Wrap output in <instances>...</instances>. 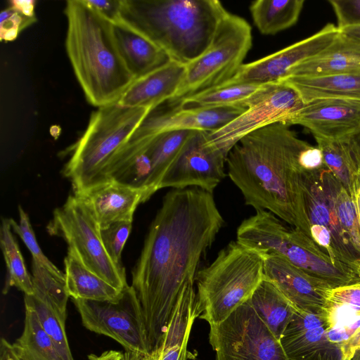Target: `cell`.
<instances>
[{"instance_id": "obj_14", "label": "cell", "mask_w": 360, "mask_h": 360, "mask_svg": "<svg viewBox=\"0 0 360 360\" xmlns=\"http://www.w3.org/2000/svg\"><path fill=\"white\" fill-rule=\"evenodd\" d=\"M339 180L326 166L304 170V196L309 226L326 229L331 236L336 260L360 274V253L353 246L339 219L335 189Z\"/></svg>"}, {"instance_id": "obj_10", "label": "cell", "mask_w": 360, "mask_h": 360, "mask_svg": "<svg viewBox=\"0 0 360 360\" xmlns=\"http://www.w3.org/2000/svg\"><path fill=\"white\" fill-rule=\"evenodd\" d=\"M209 341L215 360H289L248 301L221 323L210 326Z\"/></svg>"}, {"instance_id": "obj_20", "label": "cell", "mask_w": 360, "mask_h": 360, "mask_svg": "<svg viewBox=\"0 0 360 360\" xmlns=\"http://www.w3.org/2000/svg\"><path fill=\"white\" fill-rule=\"evenodd\" d=\"M323 316L329 339L352 360L360 348V283L329 289Z\"/></svg>"}, {"instance_id": "obj_26", "label": "cell", "mask_w": 360, "mask_h": 360, "mask_svg": "<svg viewBox=\"0 0 360 360\" xmlns=\"http://www.w3.org/2000/svg\"><path fill=\"white\" fill-rule=\"evenodd\" d=\"M278 82L293 88L304 103L323 98L360 101V73L319 77L288 75Z\"/></svg>"}, {"instance_id": "obj_41", "label": "cell", "mask_w": 360, "mask_h": 360, "mask_svg": "<svg viewBox=\"0 0 360 360\" xmlns=\"http://www.w3.org/2000/svg\"><path fill=\"white\" fill-rule=\"evenodd\" d=\"M340 30L360 26V0H329Z\"/></svg>"}, {"instance_id": "obj_5", "label": "cell", "mask_w": 360, "mask_h": 360, "mask_svg": "<svg viewBox=\"0 0 360 360\" xmlns=\"http://www.w3.org/2000/svg\"><path fill=\"white\" fill-rule=\"evenodd\" d=\"M266 210L244 219L236 231V240L264 254L278 255L331 288L360 283V274L335 262L302 231Z\"/></svg>"}, {"instance_id": "obj_44", "label": "cell", "mask_w": 360, "mask_h": 360, "mask_svg": "<svg viewBox=\"0 0 360 360\" xmlns=\"http://www.w3.org/2000/svg\"><path fill=\"white\" fill-rule=\"evenodd\" d=\"M349 193L354 202L360 224V160L351 169Z\"/></svg>"}, {"instance_id": "obj_29", "label": "cell", "mask_w": 360, "mask_h": 360, "mask_svg": "<svg viewBox=\"0 0 360 360\" xmlns=\"http://www.w3.org/2000/svg\"><path fill=\"white\" fill-rule=\"evenodd\" d=\"M248 302L279 340L298 310L272 283L265 278Z\"/></svg>"}, {"instance_id": "obj_45", "label": "cell", "mask_w": 360, "mask_h": 360, "mask_svg": "<svg viewBox=\"0 0 360 360\" xmlns=\"http://www.w3.org/2000/svg\"><path fill=\"white\" fill-rule=\"evenodd\" d=\"M9 6L25 16L36 18L34 11L36 1L34 0H12L9 1Z\"/></svg>"}, {"instance_id": "obj_40", "label": "cell", "mask_w": 360, "mask_h": 360, "mask_svg": "<svg viewBox=\"0 0 360 360\" xmlns=\"http://www.w3.org/2000/svg\"><path fill=\"white\" fill-rule=\"evenodd\" d=\"M37 20L30 18L8 6L0 14V38L1 41L15 40L18 34Z\"/></svg>"}, {"instance_id": "obj_15", "label": "cell", "mask_w": 360, "mask_h": 360, "mask_svg": "<svg viewBox=\"0 0 360 360\" xmlns=\"http://www.w3.org/2000/svg\"><path fill=\"white\" fill-rule=\"evenodd\" d=\"M340 32L337 26L328 23L307 38L257 60L243 63L236 75L225 83L276 82L285 77L294 66L322 51Z\"/></svg>"}, {"instance_id": "obj_51", "label": "cell", "mask_w": 360, "mask_h": 360, "mask_svg": "<svg viewBox=\"0 0 360 360\" xmlns=\"http://www.w3.org/2000/svg\"><path fill=\"white\" fill-rule=\"evenodd\" d=\"M359 146V148H360V131L356 134L355 136H354Z\"/></svg>"}, {"instance_id": "obj_46", "label": "cell", "mask_w": 360, "mask_h": 360, "mask_svg": "<svg viewBox=\"0 0 360 360\" xmlns=\"http://www.w3.org/2000/svg\"><path fill=\"white\" fill-rule=\"evenodd\" d=\"M89 360H125L124 354L121 352L109 350L105 351L100 355L90 354Z\"/></svg>"}, {"instance_id": "obj_1", "label": "cell", "mask_w": 360, "mask_h": 360, "mask_svg": "<svg viewBox=\"0 0 360 360\" xmlns=\"http://www.w3.org/2000/svg\"><path fill=\"white\" fill-rule=\"evenodd\" d=\"M225 224L213 195L196 187L172 189L162 199L132 271L151 352L159 346L185 290Z\"/></svg>"}, {"instance_id": "obj_19", "label": "cell", "mask_w": 360, "mask_h": 360, "mask_svg": "<svg viewBox=\"0 0 360 360\" xmlns=\"http://www.w3.org/2000/svg\"><path fill=\"white\" fill-rule=\"evenodd\" d=\"M264 276L298 310L323 316L327 283L274 254L265 255Z\"/></svg>"}, {"instance_id": "obj_38", "label": "cell", "mask_w": 360, "mask_h": 360, "mask_svg": "<svg viewBox=\"0 0 360 360\" xmlns=\"http://www.w3.org/2000/svg\"><path fill=\"white\" fill-rule=\"evenodd\" d=\"M18 210L20 217L19 224H17L13 219H11V227L13 231L20 237L30 250L32 259L39 262L53 273L59 276H65V273H63L43 253L37 243L27 214L21 206H19Z\"/></svg>"}, {"instance_id": "obj_43", "label": "cell", "mask_w": 360, "mask_h": 360, "mask_svg": "<svg viewBox=\"0 0 360 360\" xmlns=\"http://www.w3.org/2000/svg\"><path fill=\"white\" fill-rule=\"evenodd\" d=\"M300 162L305 170L316 169L325 165L321 150L310 144L302 152Z\"/></svg>"}, {"instance_id": "obj_33", "label": "cell", "mask_w": 360, "mask_h": 360, "mask_svg": "<svg viewBox=\"0 0 360 360\" xmlns=\"http://www.w3.org/2000/svg\"><path fill=\"white\" fill-rule=\"evenodd\" d=\"M314 139L322 153L325 165L349 192L351 169L360 159V148L354 136L336 139Z\"/></svg>"}, {"instance_id": "obj_34", "label": "cell", "mask_w": 360, "mask_h": 360, "mask_svg": "<svg viewBox=\"0 0 360 360\" xmlns=\"http://www.w3.org/2000/svg\"><path fill=\"white\" fill-rule=\"evenodd\" d=\"M11 219L3 218L0 228V246L6 262L7 275L3 293L11 287H15L25 295L34 293L32 277L30 276L18 243L12 233Z\"/></svg>"}, {"instance_id": "obj_22", "label": "cell", "mask_w": 360, "mask_h": 360, "mask_svg": "<svg viewBox=\"0 0 360 360\" xmlns=\"http://www.w3.org/2000/svg\"><path fill=\"white\" fill-rule=\"evenodd\" d=\"M185 73L186 65L171 60L163 67L135 79L117 103L124 107L151 110L174 98Z\"/></svg>"}, {"instance_id": "obj_16", "label": "cell", "mask_w": 360, "mask_h": 360, "mask_svg": "<svg viewBox=\"0 0 360 360\" xmlns=\"http://www.w3.org/2000/svg\"><path fill=\"white\" fill-rule=\"evenodd\" d=\"M246 109L240 106L205 109H183L174 106L169 110H165L160 105L149 110L128 141L151 138L176 130L216 131Z\"/></svg>"}, {"instance_id": "obj_9", "label": "cell", "mask_w": 360, "mask_h": 360, "mask_svg": "<svg viewBox=\"0 0 360 360\" xmlns=\"http://www.w3.org/2000/svg\"><path fill=\"white\" fill-rule=\"evenodd\" d=\"M46 229L49 234L62 237L94 273L119 290L128 286L124 266L109 256L97 220L78 196L70 195L54 210Z\"/></svg>"}, {"instance_id": "obj_24", "label": "cell", "mask_w": 360, "mask_h": 360, "mask_svg": "<svg viewBox=\"0 0 360 360\" xmlns=\"http://www.w3.org/2000/svg\"><path fill=\"white\" fill-rule=\"evenodd\" d=\"M348 73H360V41L340 32L329 46L294 66L286 76L319 77Z\"/></svg>"}, {"instance_id": "obj_42", "label": "cell", "mask_w": 360, "mask_h": 360, "mask_svg": "<svg viewBox=\"0 0 360 360\" xmlns=\"http://www.w3.org/2000/svg\"><path fill=\"white\" fill-rule=\"evenodd\" d=\"M93 9L114 22L120 18V0H84Z\"/></svg>"}, {"instance_id": "obj_36", "label": "cell", "mask_w": 360, "mask_h": 360, "mask_svg": "<svg viewBox=\"0 0 360 360\" xmlns=\"http://www.w3.org/2000/svg\"><path fill=\"white\" fill-rule=\"evenodd\" d=\"M24 302L25 306L32 308L37 314L43 329L53 340L63 360H74L65 333V321L34 295H25Z\"/></svg>"}, {"instance_id": "obj_13", "label": "cell", "mask_w": 360, "mask_h": 360, "mask_svg": "<svg viewBox=\"0 0 360 360\" xmlns=\"http://www.w3.org/2000/svg\"><path fill=\"white\" fill-rule=\"evenodd\" d=\"M208 134V131H193L165 174L159 190L196 187L213 193L226 176L228 155L210 141Z\"/></svg>"}, {"instance_id": "obj_27", "label": "cell", "mask_w": 360, "mask_h": 360, "mask_svg": "<svg viewBox=\"0 0 360 360\" xmlns=\"http://www.w3.org/2000/svg\"><path fill=\"white\" fill-rule=\"evenodd\" d=\"M272 83H224L170 103L183 109H205L226 106L247 108L266 91Z\"/></svg>"}, {"instance_id": "obj_3", "label": "cell", "mask_w": 360, "mask_h": 360, "mask_svg": "<svg viewBox=\"0 0 360 360\" xmlns=\"http://www.w3.org/2000/svg\"><path fill=\"white\" fill-rule=\"evenodd\" d=\"M65 50L87 101L99 108L117 103L135 80L117 49L112 22L84 0L66 1Z\"/></svg>"}, {"instance_id": "obj_31", "label": "cell", "mask_w": 360, "mask_h": 360, "mask_svg": "<svg viewBox=\"0 0 360 360\" xmlns=\"http://www.w3.org/2000/svg\"><path fill=\"white\" fill-rule=\"evenodd\" d=\"M304 4V0H257L250 5V12L259 32L272 35L297 22Z\"/></svg>"}, {"instance_id": "obj_17", "label": "cell", "mask_w": 360, "mask_h": 360, "mask_svg": "<svg viewBox=\"0 0 360 360\" xmlns=\"http://www.w3.org/2000/svg\"><path fill=\"white\" fill-rule=\"evenodd\" d=\"M323 315L297 310L280 342L289 360H347L343 349L328 335Z\"/></svg>"}, {"instance_id": "obj_8", "label": "cell", "mask_w": 360, "mask_h": 360, "mask_svg": "<svg viewBox=\"0 0 360 360\" xmlns=\"http://www.w3.org/2000/svg\"><path fill=\"white\" fill-rule=\"evenodd\" d=\"M252 42V28L249 23L227 11L219 21L207 50L186 65L183 82L169 103H176L231 79L243 64Z\"/></svg>"}, {"instance_id": "obj_11", "label": "cell", "mask_w": 360, "mask_h": 360, "mask_svg": "<svg viewBox=\"0 0 360 360\" xmlns=\"http://www.w3.org/2000/svg\"><path fill=\"white\" fill-rule=\"evenodd\" d=\"M72 301L86 328L114 339L126 352L150 354L142 309L131 285L124 288L113 300L72 299Z\"/></svg>"}, {"instance_id": "obj_7", "label": "cell", "mask_w": 360, "mask_h": 360, "mask_svg": "<svg viewBox=\"0 0 360 360\" xmlns=\"http://www.w3.org/2000/svg\"><path fill=\"white\" fill-rule=\"evenodd\" d=\"M150 109L111 103L97 108L86 130L71 149L64 175L75 193L102 183V172L112 155L124 144Z\"/></svg>"}, {"instance_id": "obj_21", "label": "cell", "mask_w": 360, "mask_h": 360, "mask_svg": "<svg viewBox=\"0 0 360 360\" xmlns=\"http://www.w3.org/2000/svg\"><path fill=\"white\" fill-rule=\"evenodd\" d=\"M74 194L90 208L101 229L116 222H132L138 205L149 199L146 191L112 180Z\"/></svg>"}, {"instance_id": "obj_23", "label": "cell", "mask_w": 360, "mask_h": 360, "mask_svg": "<svg viewBox=\"0 0 360 360\" xmlns=\"http://www.w3.org/2000/svg\"><path fill=\"white\" fill-rule=\"evenodd\" d=\"M112 29L120 54L134 79L172 60L162 49L122 20L112 22Z\"/></svg>"}, {"instance_id": "obj_37", "label": "cell", "mask_w": 360, "mask_h": 360, "mask_svg": "<svg viewBox=\"0 0 360 360\" xmlns=\"http://www.w3.org/2000/svg\"><path fill=\"white\" fill-rule=\"evenodd\" d=\"M335 201L340 222L353 246L360 253V224L354 202L348 191L338 181L335 189Z\"/></svg>"}, {"instance_id": "obj_6", "label": "cell", "mask_w": 360, "mask_h": 360, "mask_svg": "<svg viewBox=\"0 0 360 360\" xmlns=\"http://www.w3.org/2000/svg\"><path fill=\"white\" fill-rule=\"evenodd\" d=\"M264 257L237 240L221 250L196 276L198 318L219 324L248 301L264 279Z\"/></svg>"}, {"instance_id": "obj_28", "label": "cell", "mask_w": 360, "mask_h": 360, "mask_svg": "<svg viewBox=\"0 0 360 360\" xmlns=\"http://www.w3.org/2000/svg\"><path fill=\"white\" fill-rule=\"evenodd\" d=\"M64 264L67 290L72 299L113 300L123 290L116 288L91 271L75 250L70 248Z\"/></svg>"}, {"instance_id": "obj_18", "label": "cell", "mask_w": 360, "mask_h": 360, "mask_svg": "<svg viewBox=\"0 0 360 360\" xmlns=\"http://www.w3.org/2000/svg\"><path fill=\"white\" fill-rule=\"evenodd\" d=\"M307 129L314 137L336 139L360 131V101L323 98L305 103L286 123Z\"/></svg>"}, {"instance_id": "obj_12", "label": "cell", "mask_w": 360, "mask_h": 360, "mask_svg": "<svg viewBox=\"0 0 360 360\" xmlns=\"http://www.w3.org/2000/svg\"><path fill=\"white\" fill-rule=\"evenodd\" d=\"M304 104L293 88L273 82L242 114L223 127L209 131V140L228 155L248 134L273 123L286 124Z\"/></svg>"}, {"instance_id": "obj_50", "label": "cell", "mask_w": 360, "mask_h": 360, "mask_svg": "<svg viewBox=\"0 0 360 360\" xmlns=\"http://www.w3.org/2000/svg\"><path fill=\"white\" fill-rule=\"evenodd\" d=\"M352 360H360V348L354 352Z\"/></svg>"}, {"instance_id": "obj_47", "label": "cell", "mask_w": 360, "mask_h": 360, "mask_svg": "<svg viewBox=\"0 0 360 360\" xmlns=\"http://www.w3.org/2000/svg\"><path fill=\"white\" fill-rule=\"evenodd\" d=\"M0 360H10L11 344L4 338L1 340Z\"/></svg>"}, {"instance_id": "obj_2", "label": "cell", "mask_w": 360, "mask_h": 360, "mask_svg": "<svg viewBox=\"0 0 360 360\" xmlns=\"http://www.w3.org/2000/svg\"><path fill=\"white\" fill-rule=\"evenodd\" d=\"M309 145L290 125L273 123L243 137L229 153L226 164L247 205L269 211L311 237L304 169L300 162Z\"/></svg>"}, {"instance_id": "obj_53", "label": "cell", "mask_w": 360, "mask_h": 360, "mask_svg": "<svg viewBox=\"0 0 360 360\" xmlns=\"http://www.w3.org/2000/svg\"><path fill=\"white\" fill-rule=\"evenodd\" d=\"M10 360H13L12 356H11H11H10Z\"/></svg>"}, {"instance_id": "obj_25", "label": "cell", "mask_w": 360, "mask_h": 360, "mask_svg": "<svg viewBox=\"0 0 360 360\" xmlns=\"http://www.w3.org/2000/svg\"><path fill=\"white\" fill-rule=\"evenodd\" d=\"M198 317L196 288L188 287L179 300L152 360H188V342Z\"/></svg>"}, {"instance_id": "obj_49", "label": "cell", "mask_w": 360, "mask_h": 360, "mask_svg": "<svg viewBox=\"0 0 360 360\" xmlns=\"http://www.w3.org/2000/svg\"><path fill=\"white\" fill-rule=\"evenodd\" d=\"M124 354L125 360H152L151 354L143 355L129 352H126Z\"/></svg>"}, {"instance_id": "obj_48", "label": "cell", "mask_w": 360, "mask_h": 360, "mask_svg": "<svg viewBox=\"0 0 360 360\" xmlns=\"http://www.w3.org/2000/svg\"><path fill=\"white\" fill-rule=\"evenodd\" d=\"M343 34L360 41V26L347 27L340 30Z\"/></svg>"}, {"instance_id": "obj_52", "label": "cell", "mask_w": 360, "mask_h": 360, "mask_svg": "<svg viewBox=\"0 0 360 360\" xmlns=\"http://www.w3.org/2000/svg\"><path fill=\"white\" fill-rule=\"evenodd\" d=\"M11 356H12V357H13V360H20V359H18V358H16V357H15V356L11 353Z\"/></svg>"}, {"instance_id": "obj_35", "label": "cell", "mask_w": 360, "mask_h": 360, "mask_svg": "<svg viewBox=\"0 0 360 360\" xmlns=\"http://www.w3.org/2000/svg\"><path fill=\"white\" fill-rule=\"evenodd\" d=\"M32 281L34 295L51 307L64 321L67 318L69 294L65 275H57L32 259Z\"/></svg>"}, {"instance_id": "obj_54", "label": "cell", "mask_w": 360, "mask_h": 360, "mask_svg": "<svg viewBox=\"0 0 360 360\" xmlns=\"http://www.w3.org/2000/svg\"></svg>"}, {"instance_id": "obj_39", "label": "cell", "mask_w": 360, "mask_h": 360, "mask_svg": "<svg viewBox=\"0 0 360 360\" xmlns=\"http://www.w3.org/2000/svg\"><path fill=\"white\" fill-rule=\"evenodd\" d=\"M131 226V221H120L101 229V238L107 252L120 266H123L122 252L130 235Z\"/></svg>"}, {"instance_id": "obj_4", "label": "cell", "mask_w": 360, "mask_h": 360, "mask_svg": "<svg viewBox=\"0 0 360 360\" xmlns=\"http://www.w3.org/2000/svg\"><path fill=\"white\" fill-rule=\"evenodd\" d=\"M120 20L186 65L209 47L226 13L217 0H120Z\"/></svg>"}, {"instance_id": "obj_30", "label": "cell", "mask_w": 360, "mask_h": 360, "mask_svg": "<svg viewBox=\"0 0 360 360\" xmlns=\"http://www.w3.org/2000/svg\"><path fill=\"white\" fill-rule=\"evenodd\" d=\"M193 131H171L151 138L128 141L139 143L150 161L151 174L148 187L150 196L159 190L165 174Z\"/></svg>"}, {"instance_id": "obj_32", "label": "cell", "mask_w": 360, "mask_h": 360, "mask_svg": "<svg viewBox=\"0 0 360 360\" xmlns=\"http://www.w3.org/2000/svg\"><path fill=\"white\" fill-rule=\"evenodd\" d=\"M25 309L23 331L11 344V353L20 360H63L35 311L27 306Z\"/></svg>"}]
</instances>
